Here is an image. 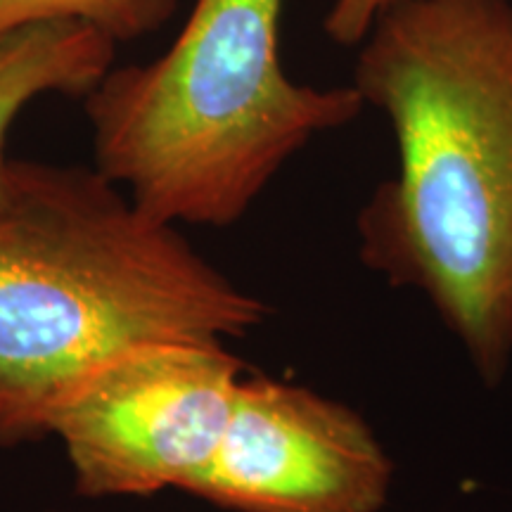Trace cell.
Listing matches in <instances>:
<instances>
[{
  "label": "cell",
  "mask_w": 512,
  "mask_h": 512,
  "mask_svg": "<svg viewBox=\"0 0 512 512\" xmlns=\"http://www.w3.org/2000/svg\"><path fill=\"white\" fill-rule=\"evenodd\" d=\"M354 83L399 171L358 214V256L415 290L486 387L512 366V0H392Z\"/></svg>",
  "instance_id": "obj_1"
},
{
  "label": "cell",
  "mask_w": 512,
  "mask_h": 512,
  "mask_svg": "<svg viewBox=\"0 0 512 512\" xmlns=\"http://www.w3.org/2000/svg\"><path fill=\"white\" fill-rule=\"evenodd\" d=\"M271 306L95 166L10 159L0 202V446L46 439L126 351L240 339Z\"/></svg>",
  "instance_id": "obj_2"
},
{
  "label": "cell",
  "mask_w": 512,
  "mask_h": 512,
  "mask_svg": "<svg viewBox=\"0 0 512 512\" xmlns=\"http://www.w3.org/2000/svg\"><path fill=\"white\" fill-rule=\"evenodd\" d=\"M285 0H195L157 60L112 67L83 98L93 166L155 219L226 228L318 133L366 102L294 83L280 64Z\"/></svg>",
  "instance_id": "obj_3"
},
{
  "label": "cell",
  "mask_w": 512,
  "mask_h": 512,
  "mask_svg": "<svg viewBox=\"0 0 512 512\" xmlns=\"http://www.w3.org/2000/svg\"><path fill=\"white\" fill-rule=\"evenodd\" d=\"M221 342L131 349L79 384L50 420L76 494L185 491L214 456L245 363Z\"/></svg>",
  "instance_id": "obj_4"
},
{
  "label": "cell",
  "mask_w": 512,
  "mask_h": 512,
  "mask_svg": "<svg viewBox=\"0 0 512 512\" xmlns=\"http://www.w3.org/2000/svg\"><path fill=\"white\" fill-rule=\"evenodd\" d=\"M394 460L347 403L242 375L214 456L185 489L230 512H380Z\"/></svg>",
  "instance_id": "obj_5"
},
{
  "label": "cell",
  "mask_w": 512,
  "mask_h": 512,
  "mask_svg": "<svg viewBox=\"0 0 512 512\" xmlns=\"http://www.w3.org/2000/svg\"><path fill=\"white\" fill-rule=\"evenodd\" d=\"M117 41L79 19H38L0 31V202L10 126L43 95L86 98L114 67Z\"/></svg>",
  "instance_id": "obj_6"
},
{
  "label": "cell",
  "mask_w": 512,
  "mask_h": 512,
  "mask_svg": "<svg viewBox=\"0 0 512 512\" xmlns=\"http://www.w3.org/2000/svg\"><path fill=\"white\" fill-rule=\"evenodd\" d=\"M178 0H0V31L38 19H79L117 43L162 29Z\"/></svg>",
  "instance_id": "obj_7"
},
{
  "label": "cell",
  "mask_w": 512,
  "mask_h": 512,
  "mask_svg": "<svg viewBox=\"0 0 512 512\" xmlns=\"http://www.w3.org/2000/svg\"><path fill=\"white\" fill-rule=\"evenodd\" d=\"M389 3L392 0H335L325 15V34L342 46H358Z\"/></svg>",
  "instance_id": "obj_8"
},
{
  "label": "cell",
  "mask_w": 512,
  "mask_h": 512,
  "mask_svg": "<svg viewBox=\"0 0 512 512\" xmlns=\"http://www.w3.org/2000/svg\"><path fill=\"white\" fill-rule=\"evenodd\" d=\"M50 512H64V510H50Z\"/></svg>",
  "instance_id": "obj_9"
}]
</instances>
